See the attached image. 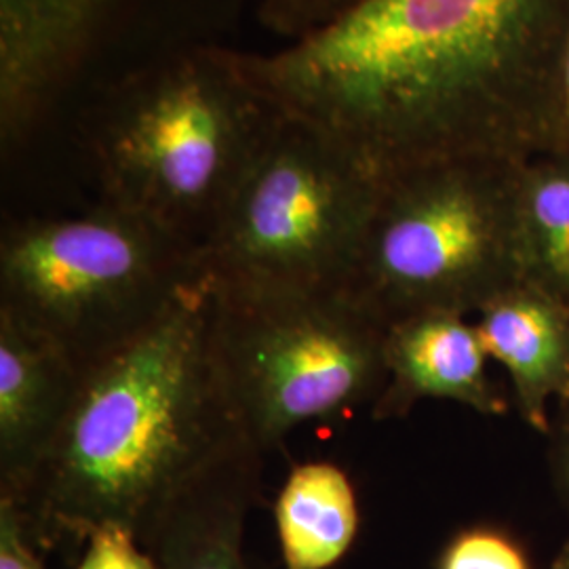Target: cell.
<instances>
[{
  "mask_svg": "<svg viewBox=\"0 0 569 569\" xmlns=\"http://www.w3.org/2000/svg\"><path fill=\"white\" fill-rule=\"evenodd\" d=\"M540 0H355L244 63L272 103L378 176L475 154L472 112Z\"/></svg>",
  "mask_w": 569,
  "mask_h": 569,
  "instance_id": "obj_1",
  "label": "cell"
},
{
  "mask_svg": "<svg viewBox=\"0 0 569 569\" xmlns=\"http://www.w3.org/2000/svg\"><path fill=\"white\" fill-rule=\"evenodd\" d=\"M207 306L201 279L138 338L82 369L53 446L11 498L39 547L106 526L142 538L183 483L249 443L213 373Z\"/></svg>",
  "mask_w": 569,
  "mask_h": 569,
  "instance_id": "obj_2",
  "label": "cell"
},
{
  "mask_svg": "<svg viewBox=\"0 0 569 569\" xmlns=\"http://www.w3.org/2000/svg\"><path fill=\"white\" fill-rule=\"evenodd\" d=\"M244 53L199 47L131 74L103 103V199L199 253L279 119Z\"/></svg>",
  "mask_w": 569,
  "mask_h": 569,
  "instance_id": "obj_3",
  "label": "cell"
},
{
  "mask_svg": "<svg viewBox=\"0 0 569 569\" xmlns=\"http://www.w3.org/2000/svg\"><path fill=\"white\" fill-rule=\"evenodd\" d=\"M207 284L209 357L226 406L262 453L310 422L373 407L387 329L345 291Z\"/></svg>",
  "mask_w": 569,
  "mask_h": 569,
  "instance_id": "obj_4",
  "label": "cell"
},
{
  "mask_svg": "<svg viewBox=\"0 0 569 569\" xmlns=\"http://www.w3.org/2000/svg\"><path fill=\"white\" fill-rule=\"evenodd\" d=\"M197 281L194 249L106 199L13 224L0 243V312L81 371L138 338Z\"/></svg>",
  "mask_w": 569,
  "mask_h": 569,
  "instance_id": "obj_5",
  "label": "cell"
},
{
  "mask_svg": "<svg viewBox=\"0 0 569 569\" xmlns=\"http://www.w3.org/2000/svg\"><path fill=\"white\" fill-rule=\"evenodd\" d=\"M521 281L519 183L467 154L380 176L345 293L388 327L479 312Z\"/></svg>",
  "mask_w": 569,
  "mask_h": 569,
  "instance_id": "obj_6",
  "label": "cell"
},
{
  "mask_svg": "<svg viewBox=\"0 0 569 569\" xmlns=\"http://www.w3.org/2000/svg\"><path fill=\"white\" fill-rule=\"evenodd\" d=\"M378 183L345 143L281 112L197 253L201 279L345 291Z\"/></svg>",
  "mask_w": 569,
  "mask_h": 569,
  "instance_id": "obj_7",
  "label": "cell"
},
{
  "mask_svg": "<svg viewBox=\"0 0 569 569\" xmlns=\"http://www.w3.org/2000/svg\"><path fill=\"white\" fill-rule=\"evenodd\" d=\"M387 385L373 420L403 418L425 399L453 401L481 416H505L507 397L491 382L488 352L462 312H422L387 329Z\"/></svg>",
  "mask_w": 569,
  "mask_h": 569,
  "instance_id": "obj_8",
  "label": "cell"
},
{
  "mask_svg": "<svg viewBox=\"0 0 569 569\" xmlns=\"http://www.w3.org/2000/svg\"><path fill=\"white\" fill-rule=\"evenodd\" d=\"M264 453L243 443L183 483L140 542L161 569H251L244 521L260 489Z\"/></svg>",
  "mask_w": 569,
  "mask_h": 569,
  "instance_id": "obj_9",
  "label": "cell"
},
{
  "mask_svg": "<svg viewBox=\"0 0 569 569\" xmlns=\"http://www.w3.org/2000/svg\"><path fill=\"white\" fill-rule=\"evenodd\" d=\"M81 369L0 312V496L18 498L70 411Z\"/></svg>",
  "mask_w": 569,
  "mask_h": 569,
  "instance_id": "obj_10",
  "label": "cell"
},
{
  "mask_svg": "<svg viewBox=\"0 0 569 569\" xmlns=\"http://www.w3.org/2000/svg\"><path fill=\"white\" fill-rule=\"evenodd\" d=\"M477 315L481 345L507 369L521 418L550 435V403L569 401V306L521 281Z\"/></svg>",
  "mask_w": 569,
  "mask_h": 569,
  "instance_id": "obj_11",
  "label": "cell"
},
{
  "mask_svg": "<svg viewBox=\"0 0 569 569\" xmlns=\"http://www.w3.org/2000/svg\"><path fill=\"white\" fill-rule=\"evenodd\" d=\"M284 569H329L355 545L361 526L357 491L346 470L326 462L291 468L274 502Z\"/></svg>",
  "mask_w": 569,
  "mask_h": 569,
  "instance_id": "obj_12",
  "label": "cell"
},
{
  "mask_svg": "<svg viewBox=\"0 0 569 569\" xmlns=\"http://www.w3.org/2000/svg\"><path fill=\"white\" fill-rule=\"evenodd\" d=\"M519 253L523 281L569 306V167L519 182Z\"/></svg>",
  "mask_w": 569,
  "mask_h": 569,
  "instance_id": "obj_13",
  "label": "cell"
},
{
  "mask_svg": "<svg viewBox=\"0 0 569 569\" xmlns=\"http://www.w3.org/2000/svg\"><path fill=\"white\" fill-rule=\"evenodd\" d=\"M437 569H531L528 552L505 529H462L441 552Z\"/></svg>",
  "mask_w": 569,
  "mask_h": 569,
  "instance_id": "obj_14",
  "label": "cell"
},
{
  "mask_svg": "<svg viewBox=\"0 0 569 569\" xmlns=\"http://www.w3.org/2000/svg\"><path fill=\"white\" fill-rule=\"evenodd\" d=\"M77 569H161L131 529L106 526L84 540Z\"/></svg>",
  "mask_w": 569,
  "mask_h": 569,
  "instance_id": "obj_15",
  "label": "cell"
},
{
  "mask_svg": "<svg viewBox=\"0 0 569 569\" xmlns=\"http://www.w3.org/2000/svg\"><path fill=\"white\" fill-rule=\"evenodd\" d=\"M355 0H264L260 18L284 41H293L331 20Z\"/></svg>",
  "mask_w": 569,
  "mask_h": 569,
  "instance_id": "obj_16",
  "label": "cell"
},
{
  "mask_svg": "<svg viewBox=\"0 0 569 569\" xmlns=\"http://www.w3.org/2000/svg\"><path fill=\"white\" fill-rule=\"evenodd\" d=\"M16 500L0 496V569H44Z\"/></svg>",
  "mask_w": 569,
  "mask_h": 569,
  "instance_id": "obj_17",
  "label": "cell"
},
{
  "mask_svg": "<svg viewBox=\"0 0 569 569\" xmlns=\"http://www.w3.org/2000/svg\"><path fill=\"white\" fill-rule=\"evenodd\" d=\"M552 432V475L566 507L569 509V401L563 403L561 416Z\"/></svg>",
  "mask_w": 569,
  "mask_h": 569,
  "instance_id": "obj_18",
  "label": "cell"
},
{
  "mask_svg": "<svg viewBox=\"0 0 569 569\" xmlns=\"http://www.w3.org/2000/svg\"><path fill=\"white\" fill-rule=\"evenodd\" d=\"M550 569H569V538L568 542L559 550V555H557V559H555Z\"/></svg>",
  "mask_w": 569,
  "mask_h": 569,
  "instance_id": "obj_19",
  "label": "cell"
},
{
  "mask_svg": "<svg viewBox=\"0 0 569 569\" xmlns=\"http://www.w3.org/2000/svg\"><path fill=\"white\" fill-rule=\"evenodd\" d=\"M563 84H566V98H568L569 106V41L568 53H566V68H563Z\"/></svg>",
  "mask_w": 569,
  "mask_h": 569,
  "instance_id": "obj_20",
  "label": "cell"
}]
</instances>
